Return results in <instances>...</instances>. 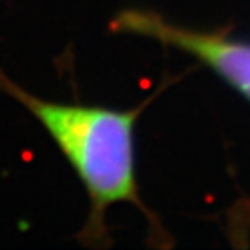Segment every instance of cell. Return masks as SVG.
Returning a JSON list of instances; mask_svg holds the SVG:
<instances>
[{
	"instance_id": "cell-2",
	"label": "cell",
	"mask_w": 250,
	"mask_h": 250,
	"mask_svg": "<svg viewBox=\"0 0 250 250\" xmlns=\"http://www.w3.org/2000/svg\"><path fill=\"white\" fill-rule=\"evenodd\" d=\"M111 31L153 39L195 56L250 101V42L233 39L224 31H198L179 26L160 14L141 9L124 11L111 21Z\"/></svg>"
},
{
	"instance_id": "cell-1",
	"label": "cell",
	"mask_w": 250,
	"mask_h": 250,
	"mask_svg": "<svg viewBox=\"0 0 250 250\" xmlns=\"http://www.w3.org/2000/svg\"><path fill=\"white\" fill-rule=\"evenodd\" d=\"M0 89L40 122L82 181L90 212L80 240L85 245L108 243L106 210L115 203H132L160 229L139 196L134 160V127L151 99L132 109H113L78 103L47 101L24 90L0 71Z\"/></svg>"
}]
</instances>
